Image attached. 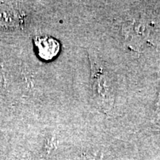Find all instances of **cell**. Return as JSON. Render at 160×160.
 Here are the masks:
<instances>
[{
  "label": "cell",
  "mask_w": 160,
  "mask_h": 160,
  "mask_svg": "<svg viewBox=\"0 0 160 160\" xmlns=\"http://www.w3.org/2000/svg\"><path fill=\"white\" fill-rule=\"evenodd\" d=\"M155 117H157V119H160V91H159V99H158L157 111H156V113H155Z\"/></svg>",
  "instance_id": "3957f363"
},
{
  "label": "cell",
  "mask_w": 160,
  "mask_h": 160,
  "mask_svg": "<svg viewBox=\"0 0 160 160\" xmlns=\"http://www.w3.org/2000/svg\"><path fill=\"white\" fill-rule=\"evenodd\" d=\"M91 59V85L93 97L100 108L108 112L113 108L115 100L116 81L113 71L101 60Z\"/></svg>",
  "instance_id": "6da1fadb"
},
{
  "label": "cell",
  "mask_w": 160,
  "mask_h": 160,
  "mask_svg": "<svg viewBox=\"0 0 160 160\" xmlns=\"http://www.w3.org/2000/svg\"><path fill=\"white\" fill-rule=\"evenodd\" d=\"M37 54L45 61L55 58L59 53L60 44L57 39L48 36L36 37L33 39Z\"/></svg>",
  "instance_id": "7a4b0ae2"
}]
</instances>
